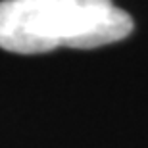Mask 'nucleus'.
<instances>
[{"label": "nucleus", "instance_id": "nucleus-1", "mask_svg": "<svg viewBox=\"0 0 148 148\" xmlns=\"http://www.w3.org/2000/svg\"><path fill=\"white\" fill-rule=\"evenodd\" d=\"M133 31V17L114 0H0V48L44 54L98 48Z\"/></svg>", "mask_w": 148, "mask_h": 148}]
</instances>
